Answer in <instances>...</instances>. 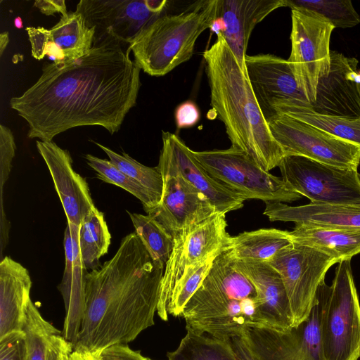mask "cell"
I'll return each mask as SVG.
<instances>
[{"instance_id":"cell-21","label":"cell","mask_w":360,"mask_h":360,"mask_svg":"<svg viewBox=\"0 0 360 360\" xmlns=\"http://www.w3.org/2000/svg\"><path fill=\"white\" fill-rule=\"evenodd\" d=\"M358 60L330 51V70L317 85L311 109L321 115L348 118L360 117Z\"/></svg>"},{"instance_id":"cell-36","label":"cell","mask_w":360,"mask_h":360,"mask_svg":"<svg viewBox=\"0 0 360 360\" xmlns=\"http://www.w3.org/2000/svg\"><path fill=\"white\" fill-rule=\"evenodd\" d=\"M108 156L109 160L123 173L137 181L161 199L163 191V177L157 167L142 165L128 154H119L109 148L95 142Z\"/></svg>"},{"instance_id":"cell-31","label":"cell","mask_w":360,"mask_h":360,"mask_svg":"<svg viewBox=\"0 0 360 360\" xmlns=\"http://www.w3.org/2000/svg\"><path fill=\"white\" fill-rule=\"evenodd\" d=\"M127 212L136 233L153 261L165 266L173 250V236L153 217Z\"/></svg>"},{"instance_id":"cell-10","label":"cell","mask_w":360,"mask_h":360,"mask_svg":"<svg viewBox=\"0 0 360 360\" xmlns=\"http://www.w3.org/2000/svg\"><path fill=\"white\" fill-rule=\"evenodd\" d=\"M268 263L281 276L290 302L293 327H296L309 316L326 272L338 261L314 248L292 241Z\"/></svg>"},{"instance_id":"cell-32","label":"cell","mask_w":360,"mask_h":360,"mask_svg":"<svg viewBox=\"0 0 360 360\" xmlns=\"http://www.w3.org/2000/svg\"><path fill=\"white\" fill-rule=\"evenodd\" d=\"M84 158L89 166L96 172V176L99 179L116 185L132 194L141 201L146 212L153 210L160 203V198L123 173L110 160L91 154H86Z\"/></svg>"},{"instance_id":"cell-4","label":"cell","mask_w":360,"mask_h":360,"mask_svg":"<svg viewBox=\"0 0 360 360\" xmlns=\"http://www.w3.org/2000/svg\"><path fill=\"white\" fill-rule=\"evenodd\" d=\"M181 316L186 328L221 339L240 337L250 328L271 329L262 300L227 249L216 257Z\"/></svg>"},{"instance_id":"cell-46","label":"cell","mask_w":360,"mask_h":360,"mask_svg":"<svg viewBox=\"0 0 360 360\" xmlns=\"http://www.w3.org/2000/svg\"><path fill=\"white\" fill-rule=\"evenodd\" d=\"M9 43V34L8 32H4L0 34V56L3 55V53L6 50Z\"/></svg>"},{"instance_id":"cell-34","label":"cell","mask_w":360,"mask_h":360,"mask_svg":"<svg viewBox=\"0 0 360 360\" xmlns=\"http://www.w3.org/2000/svg\"><path fill=\"white\" fill-rule=\"evenodd\" d=\"M285 4L291 10L300 9L312 12L329 22L334 28L352 27L360 22V17L349 0H285Z\"/></svg>"},{"instance_id":"cell-40","label":"cell","mask_w":360,"mask_h":360,"mask_svg":"<svg viewBox=\"0 0 360 360\" xmlns=\"http://www.w3.org/2000/svg\"><path fill=\"white\" fill-rule=\"evenodd\" d=\"M200 119L198 105L192 101H186L179 104L174 112V120L178 129L195 126Z\"/></svg>"},{"instance_id":"cell-5","label":"cell","mask_w":360,"mask_h":360,"mask_svg":"<svg viewBox=\"0 0 360 360\" xmlns=\"http://www.w3.org/2000/svg\"><path fill=\"white\" fill-rule=\"evenodd\" d=\"M215 0L197 1L176 14H162L129 44L135 64L150 76L161 77L193 56L200 35L210 29Z\"/></svg>"},{"instance_id":"cell-1","label":"cell","mask_w":360,"mask_h":360,"mask_svg":"<svg viewBox=\"0 0 360 360\" xmlns=\"http://www.w3.org/2000/svg\"><path fill=\"white\" fill-rule=\"evenodd\" d=\"M129 44L109 34L94 37L90 51L72 60L45 63L37 81L11 108L27 125V136L52 141L70 129L98 125L117 132L136 105L141 69Z\"/></svg>"},{"instance_id":"cell-15","label":"cell","mask_w":360,"mask_h":360,"mask_svg":"<svg viewBox=\"0 0 360 360\" xmlns=\"http://www.w3.org/2000/svg\"><path fill=\"white\" fill-rule=\"evenodd\" d=\"M162 140L158 165L160 172L181 175L208 198L218 213L226 214L243 207L246 199L213 178L176 134L162 131Z\"/></svg>"},{"instance_id":"cell-14","label":"cell","mask_w":360,"mask_h":360,"mask_svg":"<svg viewBox=\"0 0 360 360\" xmlns=\"http://www.w3.org/2000/svg\"><path fill=\"white\" fill-rule=\"evenodd\" d=\"M245 63L254 94L268 123L276 116L277 106L311 108L288 60L267 53L247 55Z\"/></svg>"},{"instance_id":"cell-26","label":"cell","mask_w":360,"mask_h":360,"mask_svg":"<svg viewBox=\"0 0 360 360\" xmlns=\"http://www.w3.org/2000/svg\"><path fill=\"white\" fill-rule=\"evenodd\" d=\"M290 233L293 242L322 252L338 263L360 253V229L295 226Z\"/></svg>"},{"instance_id":"cell-22","label":"cell","mask_w":360,"mask_h":360,"mask_svg":"<svg viewBox=\"0 0 360 360\" xmlns=\"http://www.w3.org/2000/svg\"><path fill=\"white\" fill-rule=\"evenodd\" d=\"M79 229L68 223L64 233L65 264L58 286L63 298L65 317L62 335L75 345L85 309L86 268L79 247Z\"/></svg>"},{"instance_id":"cell-45","label":"cell","mask_w":360,"mask_h":360,"mask_svg":"<svg viewBox=\"0 0 360 360\" xmlns=\"http://www.w3.org/2000/svg\"><path fill=\"white\" fill-rule=\"evenodd\" d=\"M70 360H98L96 353L74 350L70 355Z\"/></svg>"},{"instance_id":"cell-19","label":"cell","mask_w":360,"mask_h":360,"mask_svg":"<svg viewBox=\"0 0 360 360\" xmlns=\"http://www.w3.org/2000/svg\"><path fill=\"white\" fill-rule=\"evenodd\" d=\"M31 53L37 60L45 56L54 61L72 60L86 55L91 49L95 30L87 26L83 15L68 12L51 29L26 27Z\"/></svg>"},{"instance_id":"cell-42","label":"cell","mask_w":360,"mask_h":360,"mask_svg":"<svg viewBox=\"0 0 360 360\" xmlns=\"http://www.w3.org/2000/svg\"><path fill=\"white\" fill-rule=\"evenodd\" d=\"M34 6L46 15H53L55 13L64 15L68 13L64 0H37L34 1Z\"/></svg>"},{"instance_id":"cell-13","label":"cell","mask_w":360,"mask_h":360,"mask_svg":"<svg viewBox=\"0 0 360 360\" xmlns=\"http://www.w3.org/2000/svg\"><path fill=\"white\" fill-rule=\"evenodd\" d=\"M320 303L308 318L285 333L263 328H250L240 336L256 360H326L320 333Z\"/></svg>"},{"instance_id":"cell-20","label":"cell","mask_w":360,"mask_h":360,"mask_svg":"<svg viewBox=\"0 0 360 360\" xmlns=\"http://www.w3.org/2000/svg\"><path fill=\"white\" fill-rule=\"evenodd\" d=\"M36 146L49 170L68 223L79 226L84 219L96 207L87 182L74 170L68 150L53 141H37Z\"/></svg>"},{"instance_id":"cell-48","label":"cell","mask_w":360,"mask_h":360,"mask_svg":"<svg viewBox=\"0 0 360 360\" xmlns=\"http://www.w3.org/2000/svg\"><path fill=\"white\" fill-rule=\"evenodd\" d=\"M357 81H358L359 91V93H360V72H358Z\"/></svg>"},{"instance_id":"cell-24","label":"cell","mask_w":360,"mask_h":360,"mask_svg":"<svg viewBox=\"0 0 360 360\" xmlns=\"http://www.w3.org/2000/svg\"><path fill=\"white\" fill-rule=\"evenodd\" d=\"M264 211L271 221H292L295 226L360 229V207L309 203L289 206L266 202Z\"/></svg>"},{"instance_id":"cell-11","label":"cell","mask_w":360,"mask_h":360,"mask_svg":"<svg viewBox=\"0 0 360 360\" xmlns=\"http://www.w3.org/2000/svg\"><path fill=\"white\" fill-rule=\"evenodd\" d=\"M270 130L285 155H300L342 168L356 169L360 147L284 114L269 122Z\"/></svg>"},{"instance_id":"cell-35","label":"cell","mask_w":360,"mask_h":360,"mask_svg":"<svg viewBox=\"0 0 360 360\" xmlns=\"http://www.w3.org/2000/svg\"><path fill=\"white\" fill-rule=\"evenodd\" d=\"M22 331L25 333L27 360H46L48 345L53 336L62 334L45 320L32 302H30Z\"/></svg>"},{"instance_id":"cell-28","label":"cell","mask_w":360,"mask_h":360,"mask_svg":"<svg viewBox=\"0 0 360 360\" xmlns=\"http://www.w3.org/2000/svg\"><path fill=\"white\" fill-rule=\"evenodd\" d=\"M177 348L167 352V360H240L231 339H221L186 328Z\"/></svg>"},{"instance_id":"cell-39","label":"cell","mask_w":360,"mask_h":360,"mask_svg":"<svg viewBox=\"0 0 360 360\" xmlns=\"http://www.w3.org/2000/svg\"><path fill=\"white\" fill-rule=\"evenodd\" d=\"M96 354L98 360H148L140 351L133 350L124 343L110 345Z\"/></svg>"},{"instance_id":"cell-9","label":"cell","mask_w":360,"mask_h":360,"mask_svg":"<svg viewBox=\"0 0 360 360\" xmlns=\"http://www.w3.org/2000/svg\"><path fill=\"white\" fill-rule=\"evenodd\" d=\"M291 18V52L288 60L311 105L319 80L330 70V39L334 27L306 10L292 9Z\"/></svg>"},{"instance_id":"cell-33","label":"cell","mask_w":360,"mask_h":360,"mask_svg":"<svg viewBox=\"0 0 360 360\" xmlns=\"http://www.w3.org/2000/svg\"><path fill=\"white\" fill-rule=\"evenodd\" d=\"M229 247L221 248L188 267L174 285L167 307L168 315L181 316L183 309L200 287L216 257Z\"/></svg>"},{"instance_id":"cell-30","label":"cell","mask_w":360,"mask_h":360,"mask_svg":"<svg viewBox=\"0 0 360 360\" xmlns=\"http://www.w3.org/2000/svg\"><path fill=\"white\" fill-rule=\"evenodd\" d=\"M111 236L103 213L96 207L82 221L79 229V247L87 269H94L99 259L108 252Z\"/></svg>"},{"instance_id":"cell-3","label":"cell","mask_w":360,"mask_h":360,"mask_svg":"<svg viewBox=\"0 0 360 360\" xmlns=\"http://www.w3.org/2000/svg\"><path fill=\"white\" fill-rule=\"evenodd\" d=\"M211 105L224 124L231 147L245 153L264 170L278 167L285 156L274 139L249 81L221 34L203 53Z\"/></svg>"},{"instance_id":"cell-43","label":"cell","mask_w":360,"mask_h":360,"mask_svg":"<svg viewBox=\"0 0 360 360\" xmlns=\"http://www.w3.org/2000/svg\"><path fill=\"white\" fill-rule=\"evenodd\" d=\"M233 348L240 360H256L252 353L240 337L231 339Z\"/></svg>"},{"instance_id":"cell-16","label":"cell","mask_w":360,"mask_h":360,"mask_svg":"<svg viewBox=\"0 0 360 360\" xmlns=\"http://www.w3.org/2000/svg\"><path fill=\"white\" fill-rule=\"evenodd\" d=\"M160 172L163 177L161 200L146 213L173 238L218 213L208 198L181 175Z\"/></svg>"},{"instance_id":"cell-49","label":"cell","mask_w":360,"mask_h":360,"mask_svg":"<svg viewBox=\"0 0 360 360\" xmlns=\"http://www.w3.org/2000/svg\"><path fill=\"white\" fill-rule=\"evenodd\" d=\"M148 360H153V359H151L148 358Z\"/></svg>"},{"instance_id":"cell-37","label":"cell","mask_w":360,"mask_h":360,"mask_svg":"<svg viewBox=\"0 0 360 360\" xmlns=\"http://www.w3.org/2000/svg\"><path fill=\"white\" fill-rule=\"evenodd\" d=\"M15 143L11 130L4 124L0 125V190L1 206L3 207V188L8 179L12 168V161L15 153Z\"/></svg>"},{"instance_id":"cell-2","label":"cell","mask_w":360,"mask_h":360,"mask_svg":"<svg viewBox=\"0 0 360 360\" xmlns=\"http://www.w3.org/2000/svg\"><path fill=\"white\" fill-rule=\"evenodd\" d=\"M165 266L153 261L136 233L86 276L85 309L74 350L97 353L128 344L153 326Z\"/></svg>"},{"instance_id":"cell-41","label":"cell","mask_w":360,"mask_h":360,"mask_svg":"<svg viewBox=\"0 0 360 360\" xmlns=\"http://www.w3.org/2000/svg\"><path fill=\"white\" fill-rule=\"evenodd\" d=\"M74 345L62 334L56 335L51 339L46 351V360H70Z\"/></svg>"},{"instance_id":"cell-23","label":"cell","mask_w":360,"mask_h":360,"mask_svg":"<svg viewBox=\"0 0 360 360\" xmlns=\"http://www.w3.org/2000/svg\"><path fill=\"white\" fill-rule=\"evenodd\" d=\"M32 280L28 270L9 257L0 262V338L22 331L31 301Z\"/></svg>"},{"instance_id":"cell-7","label":"cell","mask_w":360,"mask_h":360,"mask_svg":"<svg viewBox=\"0 0 360 360\" xmlns=\"http://www.w3.org/2000/svg\"><path fill=\"white\" fill-rule=\"evenodd\" d=\"M193 155L213 178L246 200L284 203L302 198L282 179L264 170L240 150L231 147L193 151Z\"/></svg>"},{"instance_id":"cell-38","label":"cell","mask_w":360,"mask_h":360,"mask_svg":"<svg viewBox=\"0 0 360 360\" xmlns=\"http://www.w3.org/2000/svg\"><path fill=\"white\" fill-rule=\"evenodd\" d=\"M0 360H27L23 331L12 332L0 338Z\"/></svg>"},{"instance_id":"cell-47","label":"cell","mask_w":360,"mask_h":360,"mask_svg":"<svg viewBox=\"0 0 360 360\" xmlns=\"http://www.w3.org/2000/svg\"><path fill=\"white\" fill-rule=\"evenodd\" d=\"M14 26L18 29L23 27L22 20L20 16H18L14 20Z\"/></svg>"},{"instance_id":"cell-44","label":"cell","mask_w":360,"mask_h":360,"mask_svg":"<svg viewBox=\"0 0 360 360\" xmlns=\"http://www.w3.org/2000/svg\"><path fill=\"white\" fill-rule=\"evenodd\" d=\"M148 8L153 13L162 15L169 3L167 0H145Z\"/></svg>"},{"instance_id":"cell-6","label":"cell","mask_w":360,"mask_h":360,"mask_svg":"<svg viewBox=\"0 0 360 360\" xmlns=\"http://www.w3.org/2000/svg\"><path fill=\"white\" fill-rule=\"evenodd\" d=\"M320 333L326 360L360 357V302L350 260L338 263L331 285L319 286Z\"/></svg>"},{"instance_id":"cell-8","label":"cell","mask_w":360,"mask_h":360,"mask_svg":"<svg viewBox=\"0 0 360 360\" xmlns=\"http://www.w3.org/2000/svg\"><path fill=\"white\" fill-rule=\"evenodd\" d=\"M283 181L311 203L360 207V174L356 169L285 155L278 166Z\"/></svg>"},{"instance_id":"cell-18","label":"cell","mask_w":360,"mask_h":360,"mask_svg":"<svg viewBox=\"0 0 360 360\" xmlns=\"http://www.w3.org/2000/svg\"><path fill=\"white\" fill-rule=\"evenodd\" d=\"M285 0H215L210 28L221 33L240 65L245 69L246 50L255 26L278 8Z\"/></svg>"},{"instance_id":"cell-17","label":"cell","mask_w":360,"mask_h":360,"mask_svg":"<svg viewBox=\"0 0 360 360\" xmlns=\"http://www.w3.org/2000/svg\"><path fill=\"white\" fill-rule=\"evenodd\" d=\"M76 11L95 30V37L109 34L126 44L161 15L152 13L145 0H81Z\"/></svg>"},{"instance_id":"cell-25","label":"cell","mask_w":360,"mask_h":360,"mask_svg":"<svg viewBox=\"0 0 360 360\" xmlns=\"http://www.w3.org/2000/svg\"><path fill=\"white\" fill-rule=\"evenodd\" d=\"M234 261L237 268L252 282L262 300L271 329L285 333L292 328L290 302L279 273L268 262Z\"/></svg>"},{"instance_id":"cell-27","label":"cell","mask_w":360,"mask_h":360,"mask_svg":"<svg viewBox=\"0 0 360 360\" xmlns=\"http://www.w3.org/2000/svg\"><path fill=\"white\" fill-rule=\"evenodd\" d=\"M292 243L290 231L260 229L231 236L227 250L236 261L269 262L281 250Z\"/></svg>"},{"instance_id":"cell-12","label":"cell","mask_w":360,"mask_h":360,"mask_svg":"<svg viewBox=\"0 0 360 360\" xmlns=\"http://www.w3.org/2000/svg\"><path fill=\"white\" fill-rule=\"evenodd\" d=\"M225 216L217 213L173 238L174 247L165 266L157 308L162 320H168L167 307L170 296L184 272L214 252L229 246L231 236L226 231Z\"/></svg>"},{"instance_id":"cell-29","label":"cell","mask_w":360,"mask_h":360,"mask_svg":"<svg viewBox=\"0 0 360 360\" xmlns=\"http://www.w3.org/2000/svg\"><path fill=\"white\" fill-rule=\"evenodd\" d=\"M274 111L276 115H288L360 147V117L348 118L321 115L309 108L295 105H279L274 108Z\"/></svg>"}]
</instances>
